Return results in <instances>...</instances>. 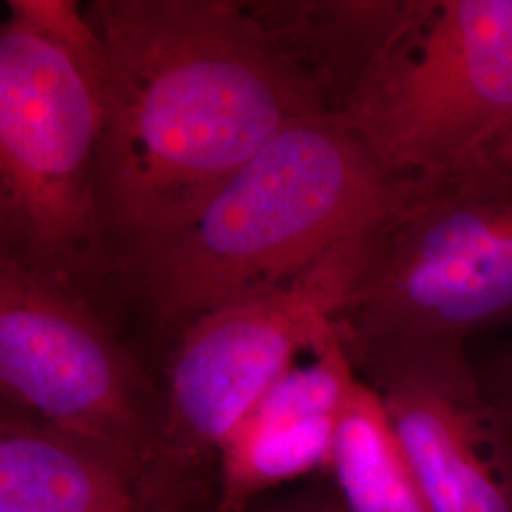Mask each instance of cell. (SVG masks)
<instances>
[{"instance_id":"obj_5","label":"cell","mask_w":512,"mask_h":512,"mask_svg":"<svg viewBox=\"0 0 512 512\" xmlns=\"http://www.w3.org/2000/svg\"><path fill=\"white\" fill-rule=\"evenodd\" d=\"M512 325V173L492 164L423 192L374 234L336 317L351 363L465 344Z\"/></svg>"},{"instance_id":"obj_8","label":"cell","mask_w":512,"mask_h":512,"mask_svg":"<svg viewBox=\"0 0 512 512\" xmlns=\"http://www.w3.org/2000/svg\"><path fill=\"white\" fill-rule=\"evenodd\" d=\"M380 395L431 512H512V440L465 344L357 361Z\"/></svg>"},{"instance_id":"obj_10","label":"cell","mask_w":512,"mask_h":512,"mask_svg":"<svg viewBox=\"0 0 512 512\" xmlns=\"http://www.w3.org/2000/svg\"><path fill=\"white\" fill-rule=\"evenodd\" d=\"M330 471L346 512H431L380 395L361 378L338 416Z\"/></svg>"},{"instance_id":"obj_3","label":"cell","mask_w":512,"mask_h":512,"mask_svg":"<svg viewBox=\"0 0 512 512\" xmlns=\"http://www.w3.org/2000/svg\"><path fill=\"white\" fill-rule=\"evenodd\" d=\"M101 128V42L84 8L8 0L0 27V255L82 287L105 277Z\"/></svg>"},{"instance_id":"obj_15","label":"cell","mask_w":512,"mask_h":512,"mask_svg":"<svg viewBox=\"0 0 512 512\" xmlns=\"http://www.w3.org/2000/svg\"><path fill=\"white\" fill-rule=\"evenodd\" d=\"M325 512H346L342 509V505H340V501H338V497L336 495H330L329 505H327V509Z\"/></svg>"},{"instance_id":"obj_12","label":"cell","mask_w":512,"mask_h":512,"mask_svg":"<svg viewBox=\"0 0 512 512\" xmlns=\"http://www.w3.org/2000/svg\"><path fill=\"white\" fill-rule=\"evenodd\" d=\"M476 372L488 403L512 440V336L484 365L476 366Z\"/></svg>"},{"instance_id":"obj_14","label":"cell","mask_w":512,"mask_h":512,"mask_svg":"<svg viewBox=\"0 0 512 512\" xmlns=\"http://www.w3.org/2000/svg\"><path fill=\"white\" fill-rule=\"evenodd\" d=\"M495 164L503 167L505 171L512 173V131L505 137V141L499 145L495 152Z\"/></svg>"},{"instance_id":"obj_2","label":"cell","mask_w":512,"mask_h":512,"mask_svg":"<svg viewBox=\"0 0 512 512\" xmlns=\"http://www.w3.org/2000/svg\"><path fill=\"white\" fill-rule=\"evenodd\" d=\"M427 190L325 112L279 133L181 230L114 256L105 277L156 321L184 327L380 232Z\"/></svg>"},{"instance_id":"obj_6","label":"cell","mask_w":512,"mask_h":512,"mask_svg":"<svg viewBox=\"0 0 512 512\" xmlns=\"http://www.w3.org/2000/svg\"><path fill=\"white\" fill-rule=\"evenodd\" d=\"M370 239L184 325L165 374L154 512H183L262 395L336 327Z\"/></svg>"},{"instance_id":"obj_7","label":"cell","mask_w":512,"mask_h":512,"mask_svg":"<svg viewBox=\"0 0 512 512\" xmlns=\"http://www.w3.org/2000/svg\"><path fill=\"white\" fill-rule=\"evenodd\" d=\"M0 387L4 403L109 459L154 512L162 395L93 308L86 287L6 255Z\"/></svg>"},{"instance_id":"obj_13","label":"cell","mask_w":512,"mask_h":512,"mask_svg":"<svg viewBox=\"0 0 512 512\" xmlns=\"http://www.w3.org/2000/svg\"><path fill=\"white\" fill-rule=\"evenodd\" d=\"M330 495L321 494L317 490L304 492V494L291 495L279 501H270V503H253L247 509L238 512H325L329 505ZM207 512H219L207 511Z\"/></svg>"},{"instance_id":"obj_1","label":"cell","mask_w":512,"mask_h":512,"mask_svg":"<svg viewBox=\"0 0 512 512\" xmlns=\"http://www.w3.org/2000/svg\"><path fill=\"white\" fill-rule=\"evenodd\" d=\"M86 16L101 42L107 268L181 230L279 133L334 112L245 2L97 0Z\"/></svg>"},{"instance_id":"obj_11","label":"cell","mask_w":512,"mask_h":512,"mask_svg":"<svg viewBox=\"0 0 512 512\" xmlns=\"http://www.w3.org/2000/svg\"><path fill=\"white\" fill-rule=\"evenodd\" d=\"M338 418L249 425L224 444L215 511L238 512L275 486L332 467Z\"/></svg>"},{"instance_id":"obj_4","label":"cell","mask_w":512,"mask_h":512,"mask_svg":"<svg viewBox=\"0 0 512 512\" xmlns=\"http://www.w3.org/2000/svg\"><path fill=\"white\" fill-rule=\"evenodd\" d=\"M338 114L425 188L494 164L512 131V0L408 2Z\"/></svg>"},{"instance_id":"obj_9","label":"cell","mask_w":512,"mask_h":512,"mask_svg":"<svg viewBox=\"0 0 512 512\" xmlns=\"http://www.w3.org/2000/svg\"><path fill=\"white\" fill-rule=\"evenodd\" d=\"M0 512H150L109 459L2 404Z\"/></svg>"}]
</instances>
